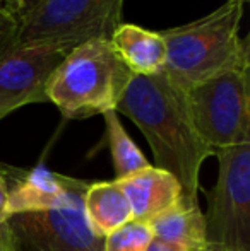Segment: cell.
<instances>
[{"mask_svg": "<svg viewBox=\"0 0 250 251\" xmlns=\"http://www.w3.org/2000/svg\"><path fill=\"white\" fill-rule=\"evenodd\" d=\"M9 219L7 214V183L5 178L0 175V226Z\"/></svg>", "mask_w": 250, "mask_h": 251, "instance_id": "obj_18", "label": "cell"}, {"mask_svg": "<svg viewBox=\"0 0 250 251\" xmlns=\"http://www.w3.org/2000/svg\"><path fill=\"white\" fill-rule=\"evenodd\" d=\"M0 251H10L9 250V232H7L5 222L0 226Z\"/></svg>", "mask_w": 250, "mask_h": 251, "instance_id": "obj_19", "label": "cell"}, {"mask_svg": "<svg viewBox=\"0 0 250 251\" xmlns=\"http://www.w3.org/2000/svg\"><path fill=\"white\" fill-rule=\"evenodd\" d=\"M146 251H180V250H175V248H171V246L165 245V243H161V241H156V239H153V243H151L149 248H147Z\"/></svg>", "mask_w": 250, "mask_h": 251, "instance_id": "obj_20", "label": "cell"}, {"mask_svg": "<svg viewBox=\"0 0 250 251\" xmlns=\"http://www.w3.org/2000/svg\"><path fill=\"white\" fill-rule=\"evenodd\" d=\"M153 239L147 222L130 221L103 239V251H146Z\"/></svg>", "mask_w": 250, "mask_h": 251, "instance_id": "obj_15", "label": "cell"}, {"mask_svg": "<svg viewBox=\"0 0 250 251\" xmlns=\"http://www.w3.org/2000/svg\"><path fill=\"white\" fill-rule=\"evenodd\" d=\"M147 224L156 241L180 251H206V221L199 200L182 199Z\"/></svg>", "mask_w": 250, "mask_h": 251, "instance_id": "obj_12", "label": "cell"}, {"mask_svg": "<svg viewBox=\"0 0 250 251\" xmlns=\"http://www.w3.org/2000/svg\"><path fill=\"white\" fill-rule=\"evenodd\" d=\"M115 111L132 120L144 133L154 166L177 178L184 199L197 200L200 168L214 151L202 142L194 126L185 91L178 89L165 72L134 75Z\"/></svg>", "mask_w": 250, "mask_h": 251, "instance_id": "obj_1", "label": "cell"}, {"mask_svg": "<svg viewBox=\"0 0 250 251\" xmlns=\"http://www.w3.org/2000/svg\"><path fill=\"white\" fill-rule=\"evenodd\" d=\"M83 205L93 231L103 239L134 221L129 200L117 179L91 181L84 192Z\"/></svg>", "mask_w": 250, "mask_h": 251, "instance_id": "obj_13", "label": "cell"}, {"mask_svg": "<svg viewBox=\"0 0 250 251\" xmlns=\"http://www.w3.org/2000/svg\"><path fill=\"white\" fill-rule=\"evenodd\" d=\"M38 2H40V0H23V3H24V12H26V10H29L33 5H36Z\"/></svg>", "mask_w": 250, "mask_h": 251, "instance_id": "obj_21", "label": "cell"}, {"mask_svg": "<svg viewBox=\"0 0 250 251\" xmlns=\"http://www.w3.org/2000/svg\"><path fill=\"white\" fill-rule=\"evenodd\" d=\"M125 0H40L19 21V43L43 41L67 50L84 41L110 40L124 21Z\"/></svg>", "mask_w": 250, "mask_h": 251, "instance_id": "obj_6", "label": "cell"}, {"mask_svg": "<svg viewBox=\"0 0 250 251\" xmlns=\"http://www.w3.org/2000/svg\"><path fill=\"white\" fill-rule=\"evenodd\" d=\"M242 3L226 0L204 17L160 31L167 45V77L182 91L250 58V40L240 38Z\"/></svg>", "mask_w": 250, "mask_h": 251, "instance_id": "obj_2", "label": "cell"}, {"mask_svg": "<svg viewBox=\"0 0 250 251\" xmlns=\"http://www.w3.org/2000/svg\"><path fill=\"white\" fill-rule=\"evenodd\" d=\"M216 185L207 193L206 251H250V142L214 151Z\"/></svg>", "mask_w": 250, "mask_h": 251, "instance_id": "obj_5", "label": "cell"}, {"mask_svg": "<svg viewBox=\"0 0 250 251\" xmlns=\"http://www.w3.org/2000/svg\"><path fill=\"white\" fill-rule=\"evenodd\" d=\"M101 116L105 120V146L111 154L115 175H117L115 179H124L147 168L149 161L142 154V151L136 146V142L130 139V135L122 125L118 113L107 111Z\"/></svg>", "mask_w": 250, "mask_h": 251, "instance_id": "obj_14", "label": "cell"}, {"mask_svg": "<svg viewBox=\"0 0 250 251\" xmlns=\"http://www.w3.org/2000/svg\"><path fill=\"white\" fill-rule=\"evenodd\" d=\"M132 77L110 40L94 38L63 56L48 80L47 100L65 120H86L115 111Z\"/></svg>", "mask_w": 250, "mask_h": 251, "instance_id": "obj_3", "label": "cell"}, {"mask_svg": "<svg viewBox=\"0 0 250 251\" xmlns=\"http://www.w3.org/2000/svg\"><path fill=\"white\" fill-rule=\"evenodd\" d=\"M70 50L62 45L31 41L16 43L0 55V120L16 109L48 102L50 75Z\"/></svg>", "mask_w": 250, "mask_h": 251, "instance_id": "obj_8", "label": "cell"}, {"mask_svg": "<svg viewBox=\"0 0 250 251\" xmlns=\"http://www.w3.org/2000/svg\"><path fill=\"white\" fill-rule=\"evenodd\" d=\"M117 181L129 200L134 221L149 222L184 199V192L177 178L151 164Z\"/></svg>", "mask_w": 250, "mask_h": 251, "instance_id": "obj_10", "label": "cell"}, {"mask_svg": "<svg viewBox=\"0 0 250 251\" xmlns=\"http://www.w3.org/2000/svg\"><path fill=\"white\" fill-rule=\"evenodd\" d=\"M19 43V19L0 14V55Z\"/></svg>", "mask_w": 250, "mask_h": 251, "instance_id": "obj_16", "label": "cell"}, {"mask_svg": "<svg viewBox=\"0 0 250 251\" xmlns=\"http://www.w3.org/2000/svg\"><path fill=\"white\" fill-rule=\"evenodd\" d=\"M86 188L76 192L60 207L10 215L5 221L9 250L103 251V238L93 231L84 212Z\"/></svg>", "mask_w": 250, "mask_h": 251, "instance_id": "obj_7", "label": "cell"}, {"mask_svg": "<svg viewBox=\"0 0 250 251\" xmlns=\"http://www.w3.org/2000/svg\"><path fill=\"white\" fill-rule=\"evenodd\" d=\"M231 2H237V3H242V5H245V3H247L249 0H231Z\"/></svg>", "mask_w": 250, "mask_h": 251, "instance_id": "obj_22", "label": "cell"}, {"mask_svg": "<svg viewBox=\"0 0 250 251\" xmlns=\"http://www.w3.org/2000/svg\"><path fill=\"white\" fill-rule=\"evenodd\" d=\"M0 14H2V10H0Z\"/></svg>", "mask_w": 250, "mask_h": 251, "instance_id": "obj_23", "label": "cell"}, {"mask_svg": "<svg viewBox=\"0 0 250 251\" xmlns=\"http://www.w3.org/2000/svg\"><path fill=\"white\" fill-rule=\"evenodd\" d=\"M0 10L21 21V17L24 16V3L23 0H0Z\"/></svg>", "mask_w": 250, "mask_h": 251, "instance_id": "obj_17", "label": "cell"}, {"mask_svg": "<svg viewBox=\"0 0 250 251\" xmlns=\"http://www.w3.org/2000/svg\"><path fill=\"white\" fill-rule=\"evenodd\" d=\"M110 43L132 75H156L165 70L167 45L160 31H151L132 23H122Z\"/></svg>", "mask_w": 250, "mask_h": 251, "instance_id": "obj_11", "label": "cell"}, {"mask_svg": "<svg viewBox=\"0 0 250 251\" xmlns=\"http://www.w3.org/2000/svg\"><path fill=\"white\" fill-rule=\"evenodd\" d=\"M192 123L213 151L250 142V58L185 91Z\"/></svg>", "mask_w": 250, "mask_h": 251, "instance_id": "obj_4", "label": "cell"}, {"mask_svg": "<svg viewBox=\"0 0 250 251\" xmlns=\"http://www.w3.org/2000/svg\"><path fill=\"white\" fill-rule=\"evenodd\" d=\"M0 175L7 183L9 217L23 212H40L60 207L74 193L89 185L86 179L54 173L45 166L21 169L0 164Z\"/></svg>", "mask_w": 250, "mask_h": 251, "instance_id": "obj_9", "label": "cell"}]
</instances>
